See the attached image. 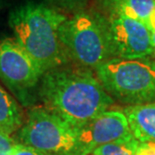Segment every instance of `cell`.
Returning <instances> with one entry per match:
<instances>
[{"instance_id":"6da1fadb","label":"cell","mask_w":155,"mask_h":155,"mask_svg":"<svg viewBox=\"0 0 155 155\" xmlns=\"http://www.w3.org/2000/svg\"><path fill=\"white\" fill-rule=\"evenodd\" d=\"M38 99L42 107L77 130L115 104L94 71L72 61L43 74Z\"/></svg>"},{"instance_id":"7a4b0ae2","label":"cell","mask_w":155,"mask_h":155,"mask_svg":"<svg viewBox=\"0 0 155 155\" xmlns=\"http://www.w3.org/2000/svg\"><path fill=\"white\" fill-rule=\"evenodd\" d=\"M68 18L45 3L27 1L8 14L13 38L35 61L42 75L71 63L58 38V27Z\"/></svg>"},{"instance_id":"3957f363","label":"cell","mask_w":155,"mask_h":155,"mask_svg":"<svg viewBox=\"0 0 155 155\" xmlns=\"http://www.w3.org/2000/svg\"><path fill=\"white\" fill-rule=\"evenodd\" d=\"M114 101L134 106L155 101V61L148 58H113L95 71Z\"/></svg>"},{"instance_id":"277c9868","label":"cell","mask_w":155,"mask_h":155,"mask_svg":"<svg viewBox=\"0 0 155 155\" xmlns=\"http://www.w3.org/2000/svg\"><path fill=\"white\" fill-rule=\"evenodd\" d=\"M58 35L72 63L95 71L113 58L102 16L93 9L68 17L58 27Z\"/></svg>"},{"instance_id":"5b68a950","label":"cell","mask_w":155,"mask_h":155,"mask_svg":"<svg viewBox=\"0 0 155 155\" xmlns=\"http://www.w3.org/2000/svg\"><path fill=\"white\" fill-rule=\"evenodd\" d=\"M14 139L45 155H74L78 130L42 106L28 108Z\"/></svg>"},{"instance_id":"8992f818","label":"cell","mask_w":155,"mask_h":155,"mask_svg":"<svg viewBox=\"0 0 155 155\" xmlns=\"http://www.w3.org/2000/svg\"><path fill=\"white\" fill-rule=\"evenodd\" d=\"M42 73L13 38H0V80L22 107L35 106Z\"/></svg>"},{"instance_id":"52a82bcc","label":"cell","mask_w":155,"mask_h":155,"mask_svg":"<svg viewBox=\"0 0 155 155\" xmlns=\"http://www.w3.org/2000/svg\"><path fill=\"white\" fill-rule=\"evenodd\" d=\"M100 15L112 58H140L153 54L151 32L143 22L125 16Z\"/></svg>"},{"instance_id":"ba28073f","label":"cell","mask_w":155,"mask_h":155,"mask_svg":"<svg viewBox=\"0 0 155 155\" xmlns=\"http://www.w3.org/2000/svg\"><path fill=\"white\" fill-rule=\"evenodd\" d=\"M130 136L128 121L123 111L109 109L78 130L74 155H91L100 146Z\"/></svg>"},{"instance_id":"9c48e42d","label":"cell","mask_w":155,"mask_h":155,"mask_svg":"<svg viewBox=\"0 0 155 155\" xmlns=\"http://www.w3.org/2000/svg\"><path fill=\"white\" fill-rule=\"evenodd\" d=\"M91 9L106 16L133 18L147 25L155 10V0H93Z\"/></svg>"},{"instance_id":"30bf717a","label":"cell","mask_w":155,"mask_h":155,"mask_svg":"<svg viewBox=\"0 0 155 155\" xmlns=\"http://www.w3.org/2000/svg\"><path fill=\"white\" fill-rule=\"evenodd\" d=\"M123 113L133 137L140 142H155V101L127 106Z\"/></svg>"},{"instance_id":"8fae6325","label":"cell","mask_w":155,"mask_h":155,"mask_svg":"<svg viewBox=\"0 0 155 155\" xmlns=\"http://www.w3.org/2000/svg\"><path fill=\"white\" fill-rule=\"evenodd\" d=\"M23 121L24 115L18 102L0 85V131L12 135Z\"/></svg>"},{"instance_id":"7c38bea8","label":"cell","mask_w":155,"mask_h":155,"mask_svg":"<svg viewBox=\"0 0 155 155\" xmlns=\"http://www.w3.org/2000/svg\"><path fill=\"white\" fill-rule=\"evenodd\" d=\"M138 143L137 139L130 136L100 146L91 155H135Z\"/></svg>"},{"instance_id":"4fadbf2b","label":"cell","mask_w":155,"mask_h":155,"mask_svg":"<svg viewBox=\"0 0 155 155\" xmlns=\"http://www.w3.org/2000/svg\"><path fill=\"white\" fill-rule=\"evenodd\" d=\"M16 144L13 136L0 131V155H12Z\"/></svg>"},{"instance_id":"5bb4252c","label":"cell","mask_w":155,"mask_h":155,"mask_svg":"<svg viewBox=\"0 0 155 155\" xmlns=\"http://www.w3.org/2000/svg\"><path fill=\"white\" fill-rule=\"evenodd\" d=\"M54 1L58 3L61 7L74 13L85 10L89 3V0H54Z\"/></svg>"},{"instance_id":"9a60e30c","label":"cell","mask_w":155,"mask_h":155,"mask_svg":"<svg viewBox=\"0 0 155 155\" xmlns=\"http://www.w3.org/2000/svg\"><path fill=\"white\" fill-rule=\"evenodd\" d=\"M135 155H155V142L139 141Z\"/></svg>"},{"instance_id":"2e32d148","label":"cell","mask_w":155,"mask_h":155,"mask_svg":"<svg viewBox=\"0 0 155 155\" xmlns=\"http://www.w3.org/2000/svg\"><path fill=\"white\" fill-rule=\"evenodd\" d=\"M12 155H45L42 154L39 151L33 149L31 147H28L26 145L17 143L16 146H15L13 152H12Z\"/></svg>"},{"instance_id":"e0dca14e","label":"cell","mask_w":155,"mask_h":155,"mask_svg":"<svg viewBox=\"0 0 155 155\" xmlns=\"http://www.w3.org/2000/svg\"><path fill=\"white\" fill-rule=\"evenodd\" d=\"M146 26H147V28L150 30V32H155V10L152 12V14H151Z\"/></svg>"},{"instance_id":"ac0fdd59","label":"cell","mask_w":155,"mask_h":155,"mask_svg":"<svg viewBox=\"0 0 155 155\" xmlns=\"http://www.w3.org/2000/svg\"><path fill=\"white\" fill-rule=\"evenodd\" d=\"M151 42H152L153 54L155 55V32H151Z\"/></svg>"},{"instance_id":"d6986e66","label":"cell","mask_w":155,"mask_h":155,"mask_svg":"<svg viewBox=\"0 0 155 155\" xmlns=\"http://www.w3.org/2000/svg\"><path fill=\"white\" fill-rule=\"evenodd\" d=\"M1 2H2V0H0V7H1Z\"/></svg>"}]
</instances>
